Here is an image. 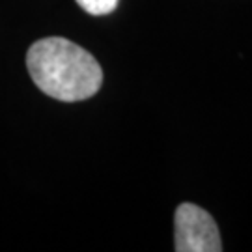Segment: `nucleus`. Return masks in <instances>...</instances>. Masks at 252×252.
<instances>
[{
    "label": "nucleus",
    "mask_w": 252,
    "mask_h": 252,
    "mask_svg": "<svg viewBox=\"0 0 252 252\" xmlns=\"http://www.w3.org/2000/svg\"><path fill=\"white\" fill-rule=\"evenodd\" d=\"M27 67L45 95L65 103L88 99L103 84V69L97 60L63 37L36 41L28 49Z\"/></svg>",
    "instance_id": "nucleus-1"
},
{
    "label": "nucleus",
    "mask_w": 252,
    "mask_h": 252,
    "mask_svg": "<svg viewBox=\"0 0 252 252\" xmlns=\"http://www.w3.org/2000/svg\"><path fill=\"white\" fill-rule=\"evenodd\" d=\"M176 251L178 252H220L222 241L213 217L196 204L183 202L176 209Z\"/></svg>",
    "instance_id": "nucleus-2"
},
{
    "label": "nucleus",
    "mask_w": 252,
    "mask_h": 252,
    "mask_svg": "<svg viewBox=\"0 0 252 252\" xmlns=\"http://www.w3.org/2000/svg\"><path fill=\"white\" fill-rule=\"evenodd\" d=\"M120 0H77V4L81 6L86 13L101 17V15H108L116 9Z\"/></svg>",
    "instance_id": "nucleus-3"
}]
</instances>
